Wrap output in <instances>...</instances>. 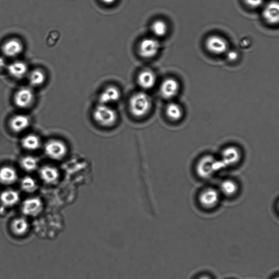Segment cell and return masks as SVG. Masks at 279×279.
<instances>
[{
	"label": "cell",
	"mask_w": 279,
	"mask_h": 279,
	"mask_svg": "<svg viewBox=\"0 0 279 279\" xmlns=\"http://www.w3.org/2000/svg\"><path fill=\"white\" fill-rule=\"evenodd\" d=\"M152 107V99L145 92H137L130 99L129 110L135 117L143 118L148 115Z\"/></svg>",
	"instance_id": "obj_1"
},
{
	"label": "cell",
	"mask_w": 279,
	"mask_h": 279,
	"mask_svg": "<svg viewBox=\"0 0 279 279\" xmlns=\"http://www.w3.org/2000/svg\"><path fill=\"white\" fill-rule=\"evenodd\" d=\"M93 117L97 124L105 128L114 126L119 119L118 113L114 108L109 105L100 103L94 108Z\"/></svg>",
	"instance_id": "obj_2"
},
{
	"label": "cell",
	"mask_w": 279,
	"mask_h": 279,
	"mask_svg": "<svg viewBox=\"0 0 279 279\" xmlns=\"http://www.w3.org/2000/svg\"><path fill=\"white\" fill-rule=\"evenodd\" d=\"M225 168L220 159L217 160L212 155H206L198 161L196 166V172L200 177L208 178Z\"/></svg>",
	"instance_id": "obj_3"
},
{
	"label": "cell",
	"mask_w": 279,
	"mask_h": 279,
	"mask_svg": "<svg viewBox=\"0 0 279 279\" xmlns=\"http://www.w3.org/2000/svg\"><path fill=\"white\" fill-rule=\"evenodd\" d=\"M32 228L25 217L14 219L9 226V235L16 242H22L31 237Z\"/></svg>",
	"instance_id": "obj_4"
},
{
	"label": "cell",
	"mask_w": 279,
	"mask_h": 279,
	"mask_svg": "<svg viewBox=\"0 0 279 279\" xmlns=\"http://www.w3.org/2000/svg\"><path fill=\"white\" fill-rule=\"evenodd\" d=\"M44 152L49 158L54 160H61L67 155L68 148L63 141L51 139L45 144Z\"/></svg>",
	"instance_id": "obj_5"
},
{
	"label": "cell",
	"mask_w": 279,
	"mask_h": 279,
	"mask_svg": "<svg viewBox=\"0 0 279 279\" xmlns=\"http://www.w3.org/2000/svg\"><path fill=\"white\" fill-rule=\"evenodd\" d=\"M198 199L200 205L205 209H214L220 201V193L215 188H206L200 193Z\"/></svg>",
	"instance_id": "obj_6"
},
{
	"label": "cell",
	"mask_w": 279,
	"mask_h": 279,
	"mask_svg": "<svg viewBox=\"0 0 279 279\" xmlns=\"http://www.w3.org/2000/svg\"><path fill=\"white\" fill-rule=\"evenodd\" d=\"M206 49L211 54L221 55L229 51V43L223 37L219 35H212L206 41Z\"/></svg>",
	"instance_id": "obj_7"
},
{
	"label": "cell",
	"mask_w": 279,
	"mask_h": 279,
	"mask_svg": "<svg viewBox=\"0 0 279 279\" xmlns=\"http://www.w3.org/2000/svg\"><path fill=\"white\" fill-rule=\"evenodd\" d=\"M35 94L33 89L28 87H23L18 89L14 97L15 105L22 109L30 107L34 103Z\"/></svg>",
	"instance_id": "obj_8"
},
{
	"label": "cell",
	"mask_w": 279,
	"mask_h": 279,
	"mask_svg": "<svg viewBox=\"0 0 279 279\" xmlns=\"http://www.w3.org/2000/svg\"><path fill=\"white\" fill-rule=\"evenodd\" d=\"M160 48L159 41L154 38H147L141 41L139 45L140 55L145 59H151L157 55Z\"/></svg>",
	"instance_id": "obj_9"
},
{
	"label": "cell",
	"mask_w": 279,
	"mask_h": 279,
	"mask_svg": "<svg viewBox=\"0 0 279 279\" xmlns=\"http://www.w3.org/2000/svg\"><path fill=\"white\" fill-rule=\"evenodd\" d=\"M262 18L269 25H279V1L272 0L264 4Z\"/></svg>",
	"instance_id": "obj_10"
},
{
	"label": "cell",
	"mask_w": 279,
	"mask_h": 279,
	"mask_svg": "<svg viewBox=\"0 0 279 279\" xmlns=\"http://www.w3.org/2000/svg\"><path fill=\"white\" fill-rule=\"evenodd\" d=\"M43 209V204L41 198L32 197L27 198L23 202L21 211L23 215L27 217L39 216Z\"/></svg>",
	"instance_id": "obj_11"
},
{
	"label": "cell",
	"mask_w": 279,
	"mask_h": 279,
	"mask_svg": "<svg viewBox=\"0 0 279 279\" xmlns=\"http://www.w3.org/2000/svg\"><path fill=\"white\" fill-rule=\"evenodd\" d=\"M23 50V45L21 41L17 39L8 40L2 46L4 55L10 58H15L21 55Z\"/></svg>",
	"instance_id": "obj_12"
},
{
	"label": "cell",
	"mask_w": 279,
	"mask_h": 279,
	"mask_svg": "<svg viewBox=\"0 0 279 279\" xmlns=\"http://www.w3.org/2000/svg\"><path fill=\"white\" fill-rule=\"evenodd\" d=\"M179 90V84L176 79L168 78L161 84L160 91L162 96L167 99L176 97Z\"/></svg>",
	"instance_id": "obj_13"
},
{
	"label": "cell",
	"mask_w": 279,
	"mask_h": 279,
	"mask_svg": "<svg viewBox=\"0 0 279 279\" xmlns=\"http://www.w3.org/2000/svg\"><path fill=\"white\" fill-rule=\"evenodd\" d=\"M241 158V153L235 146H229L221 153V161L225 168L237 164Z\"/></svg>",
	"instance_id": "obj_14"
},
{
	"label": "cell",
	"mask_w": 279,
	"mask_h": 279,
	"mask_svg": "<svg viewBox=\"0 0 279 279\" xmlns=\"http://www.w3.org/2000/svg\"><path fill=\"white\" fill-rule=\"evenodd\" d=\"M121 94L120 89L115 86L106 87L99 95V103L109 105L119 101Z\"/></svg>",
	"instance_id": "obj_15"
},
{
	"label": "cell",
	"mask_w": 279,
	"mask_h": 279,
	"mask_svg": "<svg viewBox=\"0 0 279 279\" xmlns=\"http://www.w3.org/2000/svg\"><path fill=\"white\" fill-rule=\"evenodd\" d=\"M8 72L16 79H21L27 76L28 68L27 64L21 61H15L7 65Z\"/></svg>",
	"instance_id": "obj_16"
},
{
	"label": "cell",
	"mask_w": 279,
	"mask_h": 279,
	"mask_svg": "<svg viewBox=\"0 0 279 279\" xmlns=\"http://www.w3.org/2000/svg\"><path fill=\"white\" fill-rule=\"evenodd\" d=\"M30 120L24 114L14 115L11 119L9 125L14 133H21L25 131L30 125Z\"/></svg>",
	"instance_id": "obj_17"
},
{
	"label": "cell",
	"mask_w": 279,
	"mask_h": 279,
	"mask_svg": "<svg viewBox=\"0 0 279 279\" xmlns=\"http://www.w3.org/2000/svg\"><path fill=\"white\" fill-rule=\"evenodd\" d=\"M40 176L45 183L52 184L58 181L60 172L58 169L54 167L45 165L40 169Z\"/></svg>",
	"instance_id": "obj_18"
},
{
	"label": "cell",
	"mask_w": 279,
	"mask_h": 279,
	"mask_svg": "<svg viewBox=\"0 0 279 279\" xmlns=\"http://www.w3.org/2000/svg\"><path fill=\"white\" fill-rule=\"evenodd\" d=\"M157 82V77L152 70L146 69L139 74L138 83L139 86L145 89L152 88Z\"/></svg>",
	"instance_id": "obj_19"
},
{
	"label": "cell",
	"mask_w": 279,
	"mask_h": 279,
	"mask_svg": "<svg viewBox=\"0 0 279 279\" xmlns=\"http://www.w3.org/2000/svg\"><path fill=\"white\" fill-rule=\"evenodd\" d=\"M20 193L13 189L4 191L0 195V201L3 206L7 208L16 206L20 201Z\"/></svg>",
	"instance_id": "obj_20"
},
{
	"label": "cell",
	"mask_w": 279,
	"mask_h": 279,
	"mask_svg": "<svg viewBox=\"0 0 279 279\" xmlns=\"http://www.w3.org/2000/svg\"><path fill=\"white\" fill-rule=\"evenodd\" d=\"M18 173L12 167L4 166L0 169V182L5 185H12L17 182Z\"/></svg>",
	"instance_id": "obj_21"
},
{
	"label": "cell",
	"mask_w": 279,
	"mask_h": 279,
	"mask_svg": "<svg viewBox=\"0 0 279 279\" xmlns=\"http://www.w3.org/2000/svg\"><path fill=\"white\" fill-rule=\"evenodd\" d=\"M165 114L170 121L177 122L183 119L184 111L180 105L172 102L169 103L165 108Z\"/></svg>",
	"instance_id": "obj_22"
},
{
	"label": "cell",
	"mask_w": 279,
	"mask_h": 279,
	"mask_svg": "<svg viewBox=\"0 0 279 279\" xmlns=\"http://www.w3.org/2000/svg\"><path fill=\"white\" fill-rule=\"evenodd\" d=\"M28 82L33 87H39L43 85L46 79L44 71L41 69H35L28 72Z\"/></svg>",
	"instance_id": "obj_23"
},
{
	"label": "cell",
	"mask_w": 279,
	"mask_h": 279,
	"mask_svg": "<svg viewBox=\"0 0 279 279\" xmlns=\"http://www.w3.org/2000/svg\"><path fill=\"white\" fill-rule=\"evenodd\" d=\"M23 148L28 151H35L41 148V140L35 134H28L23 137L21 141Z\"/></svg>",
	"instance_id": "obj_24"
},
{
	"label": "cell",
	"mask_w": 279,
	"mask_h": 279,
	"mask_svg": "<svg viewBox=\"0 0 279 279\" xmlns=\"http://www.w3.org/2000/svg\"><path fill=\"white\" fill-rule=\"evenodd\" d=\"M238 191L237 183L231 179H226L221 183L219 192L226 196H233Z\"/></svg>",
	"instance_id": "obj_25"
},
{
	"label": "cell",
	"mask_w": 279,
	"mask_h": 279,
	"mask_svg": "<svg viewBox=\"0 0 279 279\" xmlns=\"http://www.w3.org/2000/svg\"><path fill=\"white\" fill-rule=\"evenodd\" d=\"M39 160L32 155L25 156L21 161V167L28 172H35L39 167Z\"/></svg>",
	"instance_id": "obj_26"
},
{
	"label": "cell",
	"mask_w": 279,
	"mask_h": 279,
	"mask_svg": "<svg viewBox=\"0 0 279 279\" xmlns=\"http://www.w3.org/2000/svg\"><path fill=\"white\" fill-rule=\"evenodd\" d=\"M153 34L158 37H162L167 35L168 31L167 23L162 20L155 21L151 26Z\"/></svg>",
	"instance_id": "obj_27"
},
{
	"label": "cell",
	"mask_w": 279,
	"mask_h": 279,
	"mask_svg": "<svg viewBox=\"0 0 279 279\" xmlns=\"http://www.w3.org/2000/svg\"><path fill=\"white\" fill-rule=\"evenodd\" d=\"M21 186L23 191L28 193L35 192L38 187L35 179L29 176H25L21 179Z\"/></svg>",
	"instance_id": "obj_28"
},
{
	"label": "cell",
	"mask_w": 279,
	"mask_h": 279,
	"mask_svg": "<svg viewBox=\"0 0 279 279\" xmlns=\"http://www.w3.org/2000/svg\"><path fill=\"white\" fill-rule=\"evenodd\" d=\"M247 5L253 9L261 8L264 5V0H244Z\"/></svg>",
	"instance_id": "obj_29"
},
{
	"label": "cell",
	"mask_w": 279,
	"mask_h": 279,
	"mask_svg": "<svg viewBox=\"0 0 279 279\" xmlns=\"http://www.w3.org/2000/svg\"><path fill=\"white\" fill-rule=\"evenodd\" d=\"M227 53H228V58L230 61H235L237 60L238 55L237 52L235 51H228L227 52Z\"/></svg>",
	"instance_id": "obj_30"
},
{
	"label": "cell",
	"mask_w": 279,
	"mask_h": 279,
	"mask_svg": "<svg viewBox=\"0 0 279 279\" xmlns=\"http://www.w3.org/2000/svg\"><path fill=\"white\" fill-rule=\"evenodd\" d=\"M7 63L6 60L3 57L0 56V70H2L7 68Z\"/></svg>",
	"instance_id": "obj_31"
},
{
	"label": "cell",
	"mask_w": 279,
	"mask_h": 279,
	"mask_svg": "<svg viewBox=\"0 0 279 279\" xmlns=\"http://www.w3.org/2000/svg\"><path fill=\"white\" fill-rule=\"evenodd\" d=\"M101 1L103 3L107 4V5H111V4L114 3L116 0H101Z\"/></svg>",
	"instance_id": "obj_32"
},
{
	"label": "cell",
	"mask_w": 279,
	"mask_h": 279,
	"mask_svg": "<svg viewBox=\"0 0 279 279\" xmlns=\"http://www.w3.org/2000/svg\"><path fill=\"white\" fill-rule=\"evenodd\" d=\"M210 279L209 278H208L207 277H201L200 279Z\"/></svg>",
	"instance_id": "obj_33"
},
{
	"label": "cell",
	"mask_w": 279,
	"mask_h": 279,
	"mask_svg": "<svg viewBox=\"0 0 279 279\" xmlns=\"http://www.w3.org/2000/svg\"><path fill=\"white\" fill-rule=\"evenodd\" d=\"M278 211H279V203H278Z\"/></svg>",
	"instance_id": "obj_34"
},
{
	"label": "cell",
	"mask_w": 279,
	"mask_h": 279,
	"mask_svg": "<svg viewBox=\"0 0 279 279\" xmlns=\"http://www.w3.org/2000/svg\"><path fill=\"white\" fill-rule=\"evenodd\" d=\"M275 279H279V278H277Z\"/></svg>",
	"instance_id": "obj_35"
}]
</instances>
